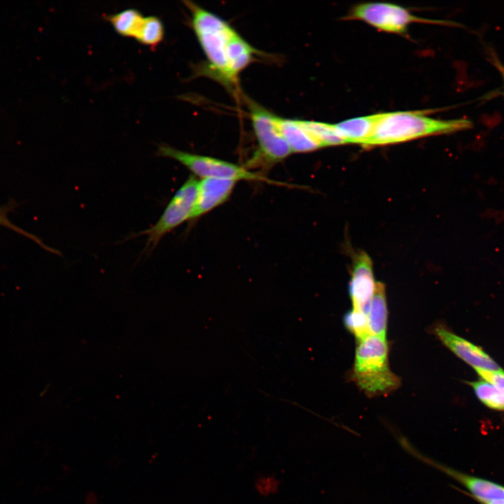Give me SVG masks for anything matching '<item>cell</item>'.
I'll use <instances>...</instances> for the list:
<instances>
[{
  "instance_id": "obj_1",
  "label": "cell",
  "mask_w": 504,
  "mask_h": 504,
  "mask_svg": "<svg viewBox=\"0 0 504 504\" xmlns=\"http://www.w3.org/2000/svg\"><path fill=\"white\" fill-rule=\"evenodd\" d=\"M426 111L380 113L372 136L363 146L371 147L405 142L418 138L470 129L466 118L441 120L427 116Z\"/></svg>"
},
{
  "instance_id": "obj_2",
  "label": "cell",
  "mask_w": 504,
  "mask_h": 504,
  "mask_svg": "<svg viewBox=\"0 0 504 504\" xmlns=\"http://www.w3.org/2000/svg\"><path fill=\"white\" fill-rule=\"evenodd\" d=\"M190 13V26L206 56L204 66L197 68L196 74L217 80L234 91L228 76L227 48L237 31L218 15L191 1H184Z\"/></svg>"
},
{
  "instance_id": "obj_3",
  "label": "cell",
  "mask_w": 504,
  "mask_h": 504,
  "mask_svg": "<svg viewBox=\"0 0 504 504\" xmlns=\"http://www.w3.org/2000/svg\"><path fill=\"white\" fill-rule=\"evenodd\" d=\"M351 377L368 397L387 396L401 384L390 369L386 340L370 335L357 342Z\"/></svg>"
},
{
  "instance_id": "obj_4",
  "label": "cell",
  "mask_w": 504,
  "mask_h": 504,
  "mask_svg": "<svg viewBox=\"0 0 504 504\" xmlns=\"http://www.w3.org/2000/svg\"><path fill=\"white\" fill-rule=\"evenodd\" d=\"M258 149L250 160V167H270L280 162L292 151L281 130L279 117L251 100L246 99Z\"/></svg>"
},
{
  "instance_id": "obj_5",
  "label": "cell",
  "mask_w": 504,
  "mask_h": 504,
  "mask_svg": "<svg viewBox=\"0 0 504 504\" xmlns=\"http://www.w3.org/2000/svg\"><path fill=\"white\" fill-rule=\"evenodd\" d=\"M156 154L158 156L171 158L180 162L201 179L221 178L235 181L280 183L246 167L214 157L181 150L164 144L159 145Z\"/></svg>"
},
{
  "instance_id": "obj_6",
  "label": "cell",
  "mask_w": 504,
  "mask_h": 504,
  "mask_svg": "<svg viewBox=\"0 0 504 504\" xmlns=\"http://www.w3.org/2000/svg\"><path fill=\"white\" fill-rule=\"evenodd\" d=\"M344 19L361 20L380 31L398 34H405L409 25L414 22L455 24L444 20L419 18L401 6L385 2L357 4L351 8Z\"/></svg>"
},
{
  "instance_id": "obj_7",
  "label": "cell",
  "mask_w": 504,
  "mask_h": 504,
  "mask_svg": "<svg viewBox=\"0 0 504 504\" xmlns=\"http://www.w3.org/2000/svg\"><path fill=\"white\" fill-rule=\"evenodd\" d=\"M198 182L195 176H190L172 197L157 222L132 237H147L146 253L152 252L167 234L190 219L195 204Z\"/></svg>"
},
{
  "instance_id": "obj_8",
  "label": "cell",
  "mask_w": 504,
  "mask_h": 504,
  "mask_svg": "<svg viewBox=\"0 0 504 504\" xmlns=\"http://www.w3.org/2000/svg\"><path fill=\"white\" fill-rule=\"evenodd\" d=\"M396 437L399 444L408 454L461 483L481 503L504 500V486L446 466L418 451L405 437L402 435H396Z\"/></svg>"
},
{
  "instance_id": "obj_9",
  "label": "cell",
  "mask_w": 504,
  "mask_h": 504,
  "mask_svg": "<svg viewBox=\"0 0 504 504\" xmlns=\"http://www.w3.org/2000/svg\"><path fill=\"white\" fill-rule=\"evenodd\" d=\"M433 333L442 344L475 371H501L499 365L481 347L458 336L442 324L435 325Z\"/></svg>"
},
{
  "instance_id": "obj_10",
  "label": "cell",
  "mask_w": 504,
  "mask_h": 504,
  "mask_svg": "<svg viewBox=\"0 0 504 504\" xmlns=\"http://www.w3.org/2000/svg\"><path fill=\"white\" fill-rule=\"evenodd\" d=\"M375 286L371 259L364 252L357 253L354 258L349 283L352 309L368 316Z\"/></svg>"
},
{
  "instance_id": "obj_11",
  "label": "cell",
  "mask_w": 504,
  "mask_h": 504,
  "mask_svg": "<svg viewBox=\"0 0 504 504\" xmlns=\"http://www.w3.org/2000/svg\"><path fill=\"white\" fill-rule=\"evenodd\" d=\"M237 181L221 178L199 181L195 206L190 220H195L226 202Z\"/></svg>"
},
{
  "instance_id": "obj_12",
  "label": "cell",
  "mask_w": 504,
  "mask_h": 504,
  "mask_svg": "<svg viewBox=\"0 0 504 504\" xmlns=\"http://www.w3.org/2000/svg\"><path fill=\"white\" fill-rule=\"evenodd\" d=\"M279 123L292 153H308L323 147L305 127L302 120L279 117Z\"/></svg>"
},
{
  "instance_id": "obj_13",
  "label": "cell",
  "mask_w": 504,
  "mask_h": 504,
  "mask_svg": "<svg viewBox=\"0 0 504 504\" xmlns=\"http://www.w3.org/2000/svg\"><path fill=\"white\" fill-rule=\"evenodd\" d=\"M258 51L237 32L230 41L227 48V70L234 90L238 84L239 74L252 62Z\"/></svg>"
},
{
  "instance_id": "obj_14",
  "label": "cell",
  "mask_w": 504,
  "mask_h": 504,
  "mask_svg": "<svg viewBox=\"0 0 504 504\" xmlns=\"http://www.w3.org/2000/svg\"><path fill=\"white\" fill-rule=\"evenodd\" d=\"M380 113L354 118L333 124L337 133L346 144L363 146L372 136Z\"/></svg>"
},
{
  "instance_id": "obj_15",
  "label": "cell",
  "mask_w": 504,
  "mask_h": 504,
  "mask_svg": "<svg viewBox=\"0 0 504 504\" xmlns=\"http://www.w3.org/2000/svg\"><path fill=\"white\" fill-rule=\"evenodd\" d=\"M388 308L385 286L377 282L368 314L371 335L386 340Z\"/></svg>"
},
{
  "instance_id": "obj_16",
  "label": "cell",
  "mask_w": 504,
  "mask_h": 504,
  "mask_svg": "<svg viewBox=\"0 0 504 504\" xmlns=\"http://www.w3.org/2000/svg\"><path fill=\"white\" fill-rule=\"evenodd\" d=\"M104 18L118 34L135 38L144 17L139 10L127 8L115 14L106 15Z\"/></svg>"
},
{
  "instance_id": "obj_17",
  "label": "cell",
  "mask_w": 504,
  "mask_h": 504,
  "mask_svg": "<svg viewBox=\"0 0 504 504\" xmlns=\"http://www.w3.org/2000/svg\"><path fill=\"white\" fill-rule=\"evenodd\" d=\"M477 399L487 407L504 411V391L484 380L468 382Z\"/></svg>"
},
{
  "instance_id": "obj_18",
  "label": "cell",
  "mask_w": 504,
  "mask_h": 504,
  "mask_svg": "<svg viewBox=\"0 0 504 504\" xmlns=\"http://www.w3.org/2000/svg\"><path fill=\"white\" fill-rule=\"evenodd\" d=\"M164 37V27L162 20L157 16L151 15L144 17L135 39L139 43L155 50Z\"/></svg>"
},
{
  "instance_id": "obj_19",
  "label": "cell",
  "mask_w": 504,
  "mask_h": 504,
  "mask_svg": "<svg viewBox=\"0 0 504 504\" xmlns=\"http://www.w3.org/2000/svg\"><path fill=\"white\" fill-rule=\"evenodd\" d=\"M302 122L323 147L346 144L333 124L305 120H302Z\"/></svg>"
},
{
  "instance_id": "obj_20",
  "label": "cell",
  "mask_w": 504,
  "mask_h": 504,
  "mask_svg": "<svg viewBox=\"0 0 504 504\" xmlns=\"http://www.w3.org/2000/svg\"><path fill=\"white\" fill-rule=\"evenodd\" d=\"M346 329L354 335L357 342L370 335L368 316L362 312L351 309L343 318Z\"/></svg>"
},
{
  "instance_id": "obj_21",
  "label": "cell",
  "mask_w": 504,
  "mask_h": 504,
  "mask_svg": "<svg viewBox=\"0 0 504 504\" xmlns=\"http://www.w3.org/2000/svg\"><path fill=\"white\" fill-rule=\"evenodd\" d=\"M0 225L7 227L17 233L20 234L21 235H23L29 239H31L34 242L39 244L41 247L44 248L46 250H48L50 252L55 253V251L50 248L47 246H46L38 237L33 235L32 234L29 233L28 232L24 230L23 229L19 227L18 226L15 225L14 223H13L8 217V211L7 208L6 207H0Z\"/></svg>"
},
{
  "instance_id": "obj_22",
  "label": "cell",
  "mask_w": 504,
  "mask_h": 504,
  "mask_svg": "<svg viewBox=\"0 0 504 504\" xmlns=\"http://www.w3.org/2000/svg\"><path fill=\"white\" fill-rule=\"evenodd\" d=\"M279 485V481L272 476H263L255 482L256 489L262 496H269L276 493Z\"/></svg>"
},
{
  "instance_id": "obj_23",
  "label": "cell",
  "mask_w": 504,
  "mask_h": 504,
  "mask_svg": "<svg viewBox=\"0 0 504 504\" xmlns=\"http://www.w3.org/2000/svg\"><path fill=\"white\" fill-rule=\"evenodd\" d=\"M481 379H484L504 391V371H476Z\"/></svg>"
},
{
  "instance_id": "obj_24",
  "label": "cell",
  "mask_w": 504,
  "mask_h": 504,
  "mask_svg": "<svg viewBox=\"0 0 504 504\" xmlns=\"http://www.w3.org/2000/svg\"><path fill=\"white\" fill-rule=\"evenodd\" d=\"M492 62L495 67L500 72L502 79L503 80L504 84V65L502 64V62L498 59L496 55H491Z\"/></svg>"
},
{
  "instance_id": "obj_25",
  "label": "cell",
  "mask_w": 504,
  "mask_h": 504,
  "mask_svg": "<svg viewBox=\"0 0 504 504\" xmlns=\"http://www.w3.org/2000/svg\"><path fill=\"white\" fill-rule=\"evenodd\" d=\"M482 504H504V500H496L493 502H489V503H484Z\"/></svg>"
}]
</instances>
